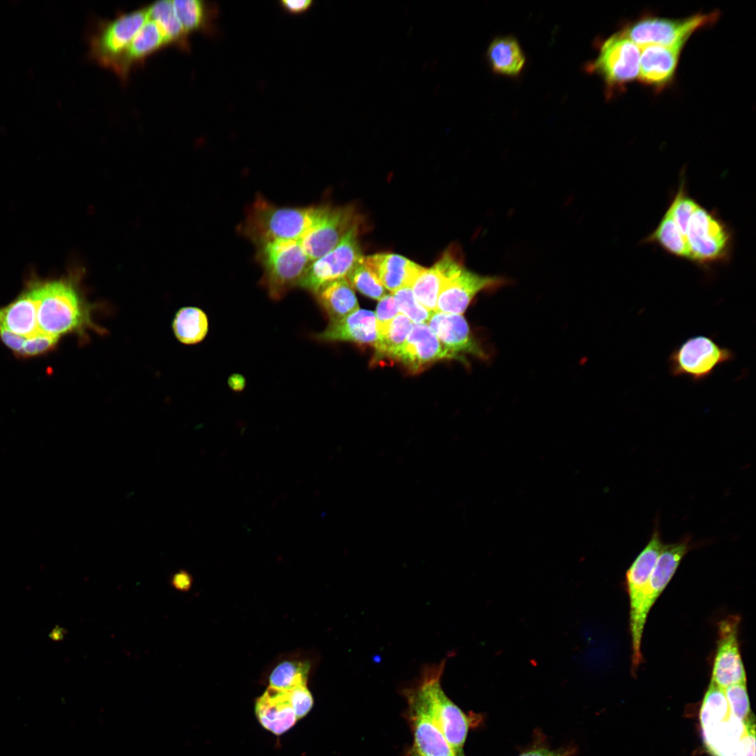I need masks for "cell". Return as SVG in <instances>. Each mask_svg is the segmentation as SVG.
<instances>
[{
  "mask_svg": "<svg viewBox=\"0 0 756 756\" xmlns=\"http://www.w3.org/2000/svg\"><path fill=\"white\" fill-rule=\"evenodd\" d=\"M309 669L307 662L284 661L272 671L270 687L288 691L297 685L307 684Z\"/></svg>",
  "mask_w": 756,
  "mask_h": 756,
  "instance_id": "e575fe53",
  "label": "cell"
},
{
  "mask_svg": "<svg viewBox=\"0 0 756 756\" xmlns=\"http://www.w3.org/2000/svg\"><path fill=\"white\" fill-rule=\"evenodd\" d=\"M192 580L190 575L186 571H179L174 575L172 579L174 587L181 591H186L191 587Z\"/></svg>",
  "mask_w": 756,
  "mask_h": 756,
  "instance_id": "f6af8a7d",
  "label": "cell"
},
{
  "mask_svg": "<svg viewBox=\"0 0 756 756\" xmlns=\"http://www.w3.org/2000/svg\"><path fill=\"white\" fill-rule=\"evenodd\" d=\"M287 692L297 720L307 715L314 705V699L307 684L297 685Z\"/></svg>",
  "mask_w": 756,
  "mask_h": 756,
  "instance_id": "ab89813d",
  "label": "cell"
},
{
  "mask_svg": "<svg viewBox=\"0 0 756 756\" xmlns=\"http://www.w3.org/2000/svg\"><path fill=\"white\" fill-rule=\"evenodd\" d=\"M735 353L718 344L713 337H690L673 349L668 358L671 376L684 377L694 383L710 377L718 368L732 361Z\"/></svg>",
  "mask_w": 756,
  "mask_h": 756,
  "instance_id": "ba28073f",
  "label": "cell"
},
{
  "mask_svg": "<svg viewBox=\"0 0 756 756\" xmlns=\"http://www.w3.org/2000/svg\"><path fill=\"white\" fill-rule=\"evenodd\" d=\"M0 327L25 337L40 332L37 298L31 285L15 301L0 309Z\"/></svg>",
  "mask_w": 756,
  "mask_h": 756,
  "instance_id": "d4e9b609",
  "label": "cell"
},
{
  "mask_svg": "<svg viewBox=\"0 0 756 756\" xmlns=\"http://www.w3.org/2000/svg\"><path fill=\"white\" fill-rule=\"evenodd\" d=\"M642 243L657 245L676 258L690 260L686 241L668 209L655 229L642 240Z\"/></svg>",
  "mask_w": 756,
  "mask_h": 756,
  "instance_id": "4dcf8cb0",
  "label": "cell"
},
{
  "mask_svg": "<svg viewBox=\"0 0 756 756\" xmlns=\"http://www.w3.org/2000/svg\"><path fill=\"white\" fill-rule=\"evenodd\" d=\"M59 339L58 337L38 332L27 337L18 355L22 357H31L46 353L55 346Z\"/></svg>",
  "mask_w": 756,
  "mask_h": 756,
  "instance_id": "f35d334b",
  "label": "cell"
},
{
  "mask_svg": "<svg viewBox=\"0 0 756 756\" xmlns=\"http://www.w3.org/2000/svg\"><path fill=\"white\" fill-rule=\"evenodd\" d=\"M170 45L171 41L162 28L148 17L132 40L108 68L125 80L132 66L144 61L153 52Z\"/></svg>",
  "mask_w": 756,
  "mask_h": 756,
  "instance_id": "ac0fdd59",
  "label": "cell"
},
{
  "mask_svg": "<svg viewBox=\"0 0 756 756\" xmlns=\"http://www.w3.org/2000/svg\"><path fill=\"white\" fill-rule=\"evenodd\" d=\"M682 48L650 45L640 48L638 78L642 83L662 90L671 84Z\"/></svg>",
  "mask_w": 756,
  "mask_h": 756,
  "instance_id": "44dd1931",
  "label": "cell"
},
{
  "mask_svg": "<svg viewBox=\"0 0 756 756\" xmlns=\"http://www.w3.org/2000/svg\"><path fill=\"white\" fill-rule=\"evenodd\" d=\"M718 17L716 11L678 19L645 15L620 31L640 48L657 45L683 48L695 31L714 23Z\"/></svg>",
  "mask_w": 756,
  "mask_h": 756,
  "instance_id": "52a82bcc",
  "label": "cell"
},
{
  "mask_svg": "<svg viewBox=\"0 0 756 756\" xmlns=\"http://www.w3.org/2000/svg\"><path fill=\"white\" fill-rule=\"evenodd\" d=\"M255 713L263 728L279 736L297 722L287 691L270 687L255 704Z\"/></svg>",
  "mask_w": 756,
  "mask_h": 756,
  "instance_id": "cb8c5ba5",
  "label": "cell"
},
{
  "mask_svg": "<svg viewBox=\"0 0 756 756\" xmlns=\"http://www.w3.org/2000/svg\"><path fill=\"white\" fill-rule=\"evenodd\" d=\"M358 232V223L335 247L310 263L298 287L314 295L325 284L346 277L363 257L359 245Z\"/></svg>",
  "mask_w": 756,
  "mask_h": 756,
  "instance_id": "8fae6325",
  "label": "cell"
},
{
  "mask_svg": "<svg viewBox=\"0 0 756 756\" xmlns=\"http://www.w3.org/2000/svg\"><path fill=\"white\" fill-rule=\"evenodd\" d=\"M406 756H421V755L416 753L415 752H414L413 750H412L410 748V750L407 751V753Z\"/></svg>",
  "mask_w": 756,
  "mask_h": 756,
  "instance_id": "c3c4849f",
  "label": "cell"
},
{
  "mask_svg": "<svg viewBox=\"0 0 756 756\" xmlns=\"http://www.w3.org/2000/svg\"><path fill=\"white\" fill-rule=\"evenodd\" d=\"M366 265L391 293L411 284L422 266L398 254L379 253L364 256Z\"/></svg>",
  "mask_w": 756,
  "mask_h": 756,
  "instance_id": "603a6c76",
  "label": "cell"
},
{
  "mask_svg": "<svg viewBox=\"0 0 756 756\" xmlns=\"http://www.w3.org/2000/svg\"><path fill=\"white\" fill-rule=\"evenodd\" d=\"M79 273L59 279L31 284L37 298V322L40 332L59 337L87 330H104L92 321L94 309L80 287Z\"/></svg>",
  "mask_w": 756,
  "mask_h": 756,
  "instance_id": "6da1fadb",
  "label": "cell"
},
{
  "mask_svg": "<svg viewBox=\"0 0 756 756\" xmlns=\"http://www.w3.org/2000/svg\"><path fill=\"white\" fill-rule=\"evenodd\" d=\"M692 547L689 536L678 542L664 545L648 581L643 599L640 617L645 624L654 603L675 574L684 556Z\"/></svg>",
  "mask_w": 756,
  "mask_h": 756,
  "instance_id": "d6986e66",
  "label": "cell"
},
{
  "mask_svg": "<svg viewBox=\"0 0 756 756\" xmlns=\"http://www.w3.org/2000/svg\"><path fill=\"white\" fill-rule=\"evenodd\" d=\"M517 756H566V752L552 750L543 747H537L524 751Z\"/></svg>",
  "mask_w": 756,
  "mask_h": 756,
  "instance_id": "bcb514c9",
  "label": "cell"
},
{
  "mask_svg": "<svg viewBox=\"0 0 756 756\" xmlns=\"http://www.w3.org/2000/svg\"><path fill=\"white\" fill-rule=\"evenodd\" d=\"M659 524L656 521L651 538L626 571V588L629 598V624L631 636V671L634 674L643 661L641 640L645 624L640 612L652 572L663 549Z\"/></svg>",
  "mask_w": 756,
  "mask_h": 756,
  "instance_id": "8992f818",
  "label": "cell"
},
{
  "mask_svg": "<svg viewBox=\"0 0 756 756\" xmlns=\"http://www.w3.org/2000/svg\"><path fill=\"white\" fill-rule=\"evenodd\" d=\"M325 206H279L258 195L248 208L239 230L255 246L279 240L300 241L318 220Z\"/></svg>",
  "mask_w": 756,
  "mask_h": 756,
  "instance_id": "7a4b0ae2",
  "label": "cell"
},
{
  "mask_svg": "<svg viewBox=\"0 0 756 756\" xmlns=\"http://www.w3.org/2000/svg\"><path fill=\"white\" fill-rule=\"evenodd\" d=\"M690 260L702 270L727 263L734 248L732 230L718 213L700 204L691 215L685 232Z\"/></svg>",
  "mask_w": 756,
  "mask_h": 756,
  "instance_id": "3957f363",
  "label": "cell"
},
{
  "mask_svg": "<svg viewBox=\"0 0 756 756\" xmlns=\"http://www.w3.org/2000/svg\"><path fill=\"white\" fill-rule=\"evenodd\" d=\"M399 313L413 323H427L433 312L424 307L416 299L411 287H403L393 293Z\"/></svg>",
  "mask_w": 756,
  "mask_h": 756,
  "instance_id": "8d00e7d4",
  "label": "cell"
},
{
  "mask_svg": "<svg viewBox=\"0 0 756 756\" xmlns=\"http://www.w3.org/2000/svg\"><path fill=\"white\" fill-rule=\"evenodd\" d=\"M463 265L462 258L454 251H448L431 267H423L410 286L417 301L428 311L436 312L444 283Z\"/></svg>",
  "mask_w": 756,
  "mask_h": 756,
  "instance_id": "ffe728a7",
  "label": "cell"
},
{
  "mask_svg": "<svg viewBox=\"0 0 756 756\" xmlns=\"http://www.w3.org/2000/svg\"><path fill=\"white\" fill-rule=\"evenodd\" d=\"M175 13L185 32L212 33L218 8L202 0H173Z\"/></svg>",
  "mask_w": 756,
  "mask_h": 756,
  "instance_id": "f546056e",
  "label": "cell"
},
{
  "mask_svg": "<svg viewBox=\"0 0 756 756\" xmlns=\"http://www.w3.org/2000/svg\"><path fill=\"white\" fill-rule=\"evenodd\" d=\"M314 295L329 323L337 321L359 309L354 290L345 277L325 284Z\"/></svg>",
  "mask_w": 756,
  "mask_h": 756,
  "instance_id": "484cf974",
  "label": "cell"
},
{
  "mask_svg": "<svg viewBox=\"0 0 756 756\" xmlns=\"http://www.w3.org/2000/svg\"><path fill=\"white\" fill-rule=\"evenodd\" d=\"M640 55V48L620 31L603 42L588 70L603 80L612 94L638 78Z\"/></svg>",
  "mask_w": 756,
  "mask_h": 756,
  "instance_id": "9c48e42d",
  "label": "cell"
},
{
  "mask_svg": "<svg viewBox=\"0 0 756 756\" xmlns=\"http://www.w3.org/2000/svg\"><path fill=\"white\" fill-rule=\"evenodd\" d=\"M487 59L494 73L507 76L519 75L526 63L519 43L510 36L495 38L488 48Z\"/></svg>",
  "mask_w": 756,
  "mask_h": 756,
  "instance_id": "f1b7e54d",
  "label": "cell"
},
{
  "mask_svg": "<svg viewBox=\"0 0 756 756\" xmlns=\"http://www.w3.org/2000/svg\"><path fill=\"white\" fill-rule=\"evenodd\" d=\"M413 323L405 315L399 313L382 330L377 332V339L373 344L374 351L371 364L395 362V358L403 346Z\"/></svg>",
  "mask_w": 756,
  "mask_h": 756,
  "instance_id": "83f0119b",
  "label": "cell"
},
{
  "mask_svg": "<svg viewBox=\"0 0 756 756\" xmlns=\"http://www.w3.org/2000/svg\"><path fill=\"white\" fill-rule=\"evenodd\" d=\"M377 335L374 313L359 309L337 321L329 323L323 331L314 335V338L323 342H351L373 346Z\"/></svg>",
  "mask_w": 756,
  "mask_h": 756,
  "instance_id": "7402d4cb",
  "label": "cell"
},
{
  "mask_svg": "<svg viewBox=\"0 0 756 756\" xmlns=\"http://www.w3.org/2000/svg\"><path fill=\"white\" fill-rule=\"evenodd\" d=\"M148 19L147 8L121 13L102 22L90 40V56L108 67Z\"/></svg>",
  "mask_w": 756,
  "mask_h": 756,
  "instance_id": "7c38bea8",
  "label": "cell"
},
{
  "mask_svg": "<svg viewBox=\"0 0 756 756\" xmlns=\"http://www.w3.org/2000/svg\"><path fill=\"white\" fill-rule=\"evenodd\" d=\"M724 690L730 715L741 720H748L750 715V706L746 683L733 685Z\"/></svg>",
  "mask_w": 756,
  "mask_h": 756,
  "instance_id": "74e56055",
  "label": "cell"
},
{
  "mask_svg": "<svg viewBox=\"0 0 756 756\" xmlns=\"http://www.w3.org/2000/svg\"><path fill=\"white\" fill-rule=\"evenodd\" d=\"M441 344L460 361L464 355L486 359L488 355L476 340L462 314L434 312L427 323Z\"/></svg>",
  "mask_w": 756,
  "mask_h": 756,
  "instance_id": "e0dca14e",
  "label": "cell"
},
{
  "mask_svg": "<svg viewBox=\"0 0 756 756\" xmlns=\"http://www.w3.org/2000/svg\"><path fill=\"white\" fill-rule=\"evenodd\" d=\"M245 384V379L238 374H232L228 379V384L234 391H241L244 388Z\"/></svg>",
  "mask_w": 756,
  "mask_h": 756,
  "instance_id": "7dc6e473",
  "label": "cell"
},
{
  "mask_svg": "<svg viewBox=\"0 0 756 756\" xmlns=\"http://www.w3.org/2000/svg\"><path fill=\"white\" fill-rule=\"evenodd\" d=\"M262 283L270 297L280 300L298 287L312 262L300 241L279 240L256 245Z\"/></svg>",
  "mask_w": 756,
  "mask_h": 756,
  "instance_id": "277c9868",
  "label": "cell"
},
{
  "mask_svg": "<svg viewBox=\"0 0 756 756\" xmlns=\"http://www.w3.org/2000/svg\"><path fill=\"white\" fill-rule=\"evenodd\" d=\"M173 330L175 336L181 342L186 344L199 343L207 335L208 318L206 314L197 307H183L174 317Z\"/></svg>",
  "mask_w": 756,
  "mask_h": 756,
  "instance_id": "1f68e13d",
  "label": "cell"
},
{
  "mask_svg": "<svg viewBox=\"0 0 756 756\" xmlns=\"http://www.w3.org/2000/svg\"><path fill=\"white\" fill-rule=\"evenodd\" d=\"M458 360L440 342L427 323H413L395 362L401 363L412 374H417L433 363Z\"/></svg>",
  "mask_w": 756,
  "mask_h": 756,
  "instance_id": "2e32d148",
  "label": "cell"
},
{
  "mask_svg": "<svg viewBox=\"0 0 756 756\" xmlns=\"http://www.w3.org/2000/svg\"><path fill=\"white\" fill-rule=\"evenodd\" d=\"M146 8L148 18L162 28L172 45L185 50L190 49L189 36L185 32L175 13L173 1H157Z\"/></svg>",
  "mask_w": 756,
  "mask_h": 756,
  "instance_id": "d6a6232c",
  "label": "cell"
},
{
  "mask_svg": "<svg viewBox=\"0 0 756 756\" xmlns=\"http://www.w3.org/2000/svg\"><path fill=\"white\" fill-rule=\"evenodd\" d=\"M350 285L363 295L379 300L386 295V289L376 274L366 265L364 256L345 277Z\"/></svg>",
  "mask_w": 756,
  "mask_h": 756,
  "instance_id": "d590c367",
  "label": "cell"
},
{
  "mask_svg": "<svg viewBox=\"0 0 756 756\" xmlns=\"http://www.w3.org/2000/svg\"><path fill=\"white\" fill-rule=\"evenodd\" d=\"M0 338L7 347L18 354L27 337L15 334L0 327Z\"/></svg>",
  "mask_w": 756,
  "mask_h": 756,
  "instance_id": "7bdbcfd3",
  "label": "cell"
},
{
  "mask_svg": "<svg viewBox=\"0 0 756 756\" xmlns=\"http://www.w3.org/2000/svg\"><path fill=\"white\" fill-rule=\"evenodd\" d=\"M398 314L399 312L392 294H386L380 299L374 314L377 332L384 329Z\"/></svg>",
  "mask_w": 756,
  "mask_h": 756,
  "instance_id": "60d3db41",
  "label": "cell"
},
{
  "mask_svg": "<svg viewBox=\"0 0 756 756\" xmlns=\"http://www.w3.org/2000/svg\"><path fill=\"white\" fill-rule=\"evenodd\" d=\"M740 617L729 615L718 624L717 649L714 659L711 682L725 689L729 686L746 683V674L738 642Z\"/></svg>",
  "mask_w": 756,
  "mask_h": 756,
  "instance_id": "4fadbf2b",
  "label": "cell"
},
{
  "mask_svg": "<svg viewBox=\"0 0 756 756\" xmlns=\"http://www.w3.org/2000/svg\"><path fill=\"white\" fill-rule=\"evenodd\" d=\"M446 659L437 664L426 665L415 680L429 704L434 718L447 743L456 756H464L463 746L468 730L476 723L446 694L441 685V678Z\"/></svg>",
  "mask_w": 756,
  "mask_h": 756,
  "instance_id": "5b68a950",
  "label": "cell"
},
{
  "mask_svg": "<svg viewBox=\"0 0 756 756\" xmlns=\"http://www.w3.org/2000/svg\"><path fill=\"white\" fill-rule=\"evenodd\" d=\"M730 715L724 690L710 682L704 695L699 713L703 730L708 729Z\"/></svg>",
  "mask_w": 756,
  "mask_h": 756,
  "instance_id": "836d02e7",
  "label": "cell"
},
{
  "mask_svg": "<svg viewBox=\"0 0 756 756\" xmlns=\"http://www.w3.org/2000/svg\"><path fill=\"white\" fill-rule=\"evenodd\" d=\"M729 756H755V732L753 724Z\"/></svg>",
  "mask_w": 756,
  "mask_h": 756,
  "instance_id": "b9f144b4",
  "label": "cell"
},
{
  "mask_svg": "<svg viewBox=\"0 0 756 756\" xmlns=\"http://www.w3.org/2000/svg\"><path fill=\"white\" fill-rule=\"evenodd\" d=\"M358 223V215L352 206L326 205L318 220L300 241L311 262L335 247Z\"/></svg>",
  "mask_w": 756,
  "mask_h": 756,
  "instance_id": "5bb4252c",
  "label": "cell"
},
{
  "mask_svg": "<svg viewBox=\"0 0 756 756\" xmlns=\"http://www.w3.org/2000/svg\"><path fill=\"white\" fill-rule=\"evenodd\" d=\"M507 284L508 280L503 276L481 275L463 265L444 283L436 311L463 315L479 293L493 290Z\"/></svg>",
  "mask_w": 756,
  "mask_h": 756,
  "instance_id": "9a60e30c",
  "label": "cell"
},
{
  "mask_svg": "<svg viewBox=\"0 0 756 756\" xmlns=\"http://www.w3.org/2000/svg\"><path fill=\"white\" fill-rule=\"evenodd\" d=\"M753 724L750 718L743 721L730 715L718 724L702 731L704 745L713 756H729Z\"/></svg>",
  "mask_w": 756,
  "mask_h": 756,
  "instance_id": "4316f807",
  "label": "cell"
},
{
  "mask_svg": "<svg viewBox=\"0 0 756 756\" xmlns=\"http://www.w3.org/2000/svg\"><path fill=\"white\" fill-rule=\"evenodd\" d=\"M407 702L404 717L413 736L410 749L421 756H456L442 735L420 687L415 681L402 690Z\"/></svg>",
  "mask_w": 756,
  "mask_h": 756,
  "instance_id": "30bf717a",
  "label": "cell"
},
{
  "mask_svg": "<svg viewBox=\"0 0 756 756\" xmlns=\"http://www.w3.org/2000/svg\"><path fill=\"white\" fill-rule=\"evenodd\" d=\"M313 1L312 0H282L281 6L290 13H301L307 10Z\"/></svg>",
  "mask_w": 756,
  "mask_h": 756,
  "instance_id": "ee69618b",
  "label": "cell"
}]
</instances>
